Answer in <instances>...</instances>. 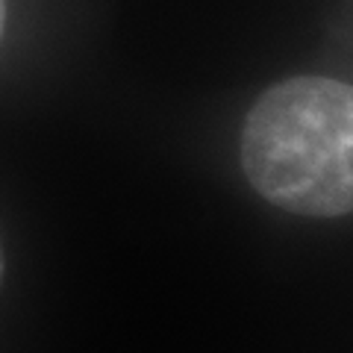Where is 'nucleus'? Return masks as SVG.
<instances>
[{
	"mask_svg": "<svg viewBox=\"0 0 353 353\" xmlns=\"http://www.w3.org/2000/svg\"><path fill=\"white\" fill-rule=\"evenodd\" d=\"M241 168L265 201L306 218L353 209V92L333 77L274 83L241 127Z\"/></svg>",
	"mask_w": 353,
	"mask_h": 353,
	"instance_id": "obj_1",
	"label": "nucleus"
},
{
	"mask_svg": "<svg viewBox=\"0 0 353 353\" xmlns=\"http://www.w3.org/2000/svg\"><path fill=\"white\" fill-rule=\"evenodd\" d=\"M3 27H6V0H0V36H3Z\"/></svg>",
	"mask_w": 353,
	"mask_h": 353,
	"instance_id": "obj_2",
	"label": "nucleus"
},
{
	"mask_svg": "<svg viewBox=\"0 0 353 353\" xmlns=\"http://www.w3.org/2000/svg\"><path fill=\"white\" fill-rule=\"evenodd\" d=\"M3 271H6V253H3V245H0V285H3Z\"/></svg>",
	"mask_w": 353,
	"mask_h": 353,
	"instance_id": "obj_3",
	"label": "nucleus"
}]
</instances>
